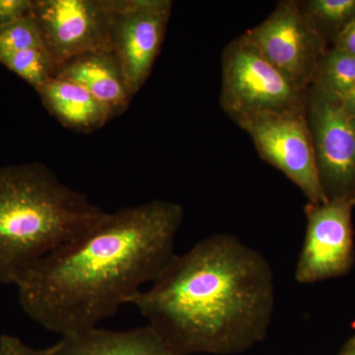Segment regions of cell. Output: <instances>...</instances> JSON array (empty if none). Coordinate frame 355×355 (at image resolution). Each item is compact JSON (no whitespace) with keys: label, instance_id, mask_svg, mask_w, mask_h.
<instances>
[{"label":"cell","instance_id":"cell-1","mask_svg":"<svg viewBox=\"0 0 355 355\" xmlns=\"http://www.w3.org/2000/svg\"><path fill=\"white\" fill-rule=\"evenodd\" d=\"M184 216L181 205L161 200L105 212L21 277V309L60 336L98 327L167 270Z\"/></svg>","mask_w":355,"mask_h":355},{"label":"cell","instance_id":"cell-14","mask_svg":"<svg viewBox=\"0 0 355 355\" xmlns=\"http://www.w3.org/2000/svg\"><path fill=\"white\" fill-rule=\"evenodd\" d=\"M299 7L328 44L355 20V0H304Z\"/></svg>","mask_w":355,"mask_h":355},{"label":"cell","instance_id":"cell-6","mask_svg":"<svg viewBox=\"0 0 355 355\" xmlns=\"http://www.w3.org/2000/svg\"><path fill=\"white\" fill-rule=\"evenodd\" d=\"M236 123L250 135L260 157L297 186L307 202H328L318 175L306 112L256 114Z\"/></svg>","mask_w":355,"mask_h":355},{"label":"cell","instance_id":"cell-13","mask_svg":"<svg viewBox=\"0 0 355 355\" xmlns=\"http://www.w3.org/2000/svg\"><path fill=\"white\" fill-rule=\"evenodd\" d=\"M36 91L44 108L69 130L95 132L112 120L108 110L73 81L53 76Z\"/></svg>","mask_w":355,"mask_h":355},{"label":"cell","instance_id":"cell-4","mask_svg":"<svg viewBox=\"0 0 355 355\" xmlns=\"http://www.w3.org/2000/svg\"><path fill=\"white\" fill-rule=\"evenodd\" d=\"M307 92L275 69L245 34L222 53L220 107L235 123L256 114L303 113Z\"/></svg>","mask_w":355,"mask_h":355},{"label":"cell","instance_id":"cell-5","mask_svg":"<svg viewBox=\"0 0 355 355\" xmlns=\"http://www.w3.org/2000/svg\"><path fill=\"white\" fill-rule=\"evenodd\" d=\"M306 118L324 197L355 200V116L345 110L340 96L312 85Z\"/></svg>","mask_w":355,"mask_h":355},{"label":"cell","instance_id":"cell-2","mask_svg":"<svg viewBox=\"0 0 355 355\" xmlns=\"http://www.w3.org/2000/svg\"><path fill=\"white\" fill-rule=\"evenodd\" d=\"M128 305L176 355H236L266 340L275 308L272 266L231 234H214L177 254Z\"/></svg>","mask_w":355,"mask_h":355},{"label":"cell","instance_id":"cell-18","mask_svg":"<svg viewBox=\"0 0 355 355\" xmlns=\"http://www.w3.org/2000/svg\"><path fill=\"white\" fill-rule=\"evenodd\" d=\"M34 12V0H0V29Z\"/></svg>","mask_w":355,"mask_h":355},{"label":"cell","instance_id":"cell-7","mask_svg":"<svg viewBox=\"0 0 355 355\" xmlns=\"http://www.w3.org/2000/svg\"><path fill=\"white\" fill-rule=\"evenodd\" d=\"M34 17L55 67L113 53L111 0H34Z\"/></svg>","mask_w":355,"mask_h":355},{"label":"cell","instance_id":"cell-12","mask_svg":"<svg viewBox=\"0 0 355 355\" xmlns=\"http://www.w3.org/2000/svg\"><path fill=\"white\" fill-rule=\"evenodd\" d=\"M53 355H176L149 324L127 331L94 328L62 336Z\"/></svg>","mask_w":355,"mask_h":355},{"label":"cell","instance_id":"cell-9","mask_svg":"<svg viewBox=\"0 0 355 355\" xmlns=\"http://www.w3.org/2000/svg\"><path fill=\"white\" fill-rule=\"evenodd\" d=\"M349 198L306 203V231L295 268L300 284H316L343 277L355 263L352 212Z\"/></svg>","mask_w":355,"mask_h":355},{"label":"cell","instance_id":"cell-16","mask_svg":"<svg viewBox=\"0 0 355 355\" xmlns=\"http://www.w3.org/2000/svg\"><path fill=\"white\" fill-rule=\"evenodd\" d=\"M0 64L38 90L55 76V67L46 48L31 49L0 58Z\"/></svg>","mask_w":355,"mask_h":355},{"label":"cell","instance_id":"cell-19","mask_svg":"<svg viewBox=\"0 0 355 355\" xmlns=\"http://www.w3.org/2000/svg\"><path fill=\"white\" fill-rule=\"evenodd\" d=\"M53 345L43 349L30 347L18 336L8 335L0 336V355H53Z\"/></svg>","mask_w":355,"mask_h":355},{"label":"cell","instance_id":"cell-3","mask_svg":"<svg viewBox=\"0 0 355 355\" xmlns=\"http://www.w3.org/2000/svg\"><path fill=\"white\" fill-rule=\"evenodd\" d=\"M105 212L42 163L0 167V286H16L33 266L83 235Z\"/></svg>","mask_w":355,"mask_h":355},{"label":"cell","instance_id":"cell-17","mask_svg":"<svg viewBox=\"0 0 355 355\" xmlns=\"http://www.w3.org/2000/svg\"><path fill=\"white\" fill-rule=\"evenodd\" d=\"M37 48L46 46L34 13L0 29V58Z\"/></svg>","mask_w":355,"mask_h":355},{"label":"cell","instance_id":"cell-10","mask_svg":"<svg viewBox=\"0 0 355 355\" xmlns=\"http://www.w3.org/2000/svg\"><path fill=\"white\" fill-rule=\"evenodd\" d=\"M172 8L171 0H111L113 53L133 96L150 76Z\"/></svg>","mask_w":355,"mask_h":355},{"label":"cell","instance_id":"cell-21","mask_svg":"<svg viewBox=\"0 0 355 355\" xmlns=\"http://www.w3.org/2000/svg\"><path fill=\"white\" fill-rule=\"evenodd\" d=\"M340 96L343 107L349 113L355 116V84L347 92Z\"/></svg>","mask_w":355,"mask_h":355},{"label":"cell","instance_id":"cell-22","mask_svg":"<svg viewBox=\"0 0 355 355\" xmlns=\"http://www.w3.org/2000/svg\"><path fill=\"white\" fill-rule=\"evenodd\" d=\"M338 355H355V335L343 345Z\"/></svg>","mask_w":355,"mask_h":355},{"label":"cell","instance_id":"cell-15","mask_svg":"<svg viewBox=\"0 0 355 355\" xmlns=\"http://www.w3.org/2000/svg\"><path fill=\"white\" fill-rule=\"evenodd\" d=\"M355 84V55L330 46L324 53L313 85L342 95Z\"/></svg>","mask_w":355,"mask_h":355},{"label":"cell","instance_id":"cell-11","mask_svg":"<svg viewBox=\"0 0 355 355\" xmlns=\"http://www.w3.org/2000/svg\"><path fill=\"white\" fill-rule=\"evenodd\" d=\"M55 76L83 86L108 110L112 119L123 114L133 98L114 53H90L73 58L57 67Z\"/></svg>","mask_w":355,"mask_h":355},{"label":"cell","instance_id":"cell-8","mask_svg":"<svg viewBox=\"0 0 355 355\" xmlns=\"http://www.w3.org/2000/svg\"><path fill=\"white\" fill-rule=\"evenodd\" d=\"M247 38L294 85L308 91L329 44L301 12L298 0H282Z\"/></svg>","mask_w":355,"mask_h":355},{"label":"cell","instance_id":"cell-20","mask_svg":"<svg viewBox=\"0 0 355 355\" xmlns=\"http://www.w3.org/2000/svg\"><path fill=\"white\" fill-rule=\"evenodd\" d=\"M331 46L349 51L355 55V20L336 37Z\"/></svg>","mask_w":355,"mask_h":355}]
</instances>
